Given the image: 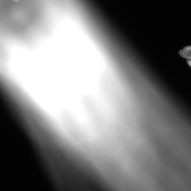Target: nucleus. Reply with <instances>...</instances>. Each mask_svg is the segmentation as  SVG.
<instances>
[{"label": "nucleus", "mask_w": 191, "mask_h": 191, "mask_svg": "<svg viewBox=\"0 0 191 191\" xmlns=\"http://www.w3.org/2000/svg\"><path fill=\"white\" fill-rule=\"evenodd\" d=\"M179 54L184 58L191 60V52L190 51L184 49L181 50L179 51Z\"/></svg>", "instance_id": "1"}, {"label": "nucleus", "mask_w": 191, "mask_h": 191, "mask_svg": "<svg viewBox=\"0 0 191 191\" xmlns=\"http://www.w3.org/2000/svg\"><path fill=\"white\" fill-rule=\"evenodd\" d=\"M184 50H187L189 51H191V46H186L185 48H184Z\"/></svg>", "instance_id": "2"}, {"label": "nucleus", "mask_w": 191, "mask_h": 191, "mask_svg": "<svg viewBox=\"0 0 191 191\" xmlns=\"http://www.w3.org/2000/svg\"><path fill=\"white\" fill-rule=\"evenodd\" d=\"M187 62L188 64L191 67V60H188Z\"/></svg>", "instance_id": "3"}, {"label": "nucleus", "mask_w": 191, "mask_h": 191, "mask_svg": "<svg viewBox=\"0 0 191 191\" xmlns=\"http://www.w3.org/2000/svg\"><path fill=\"white\" fill-rule=\"evenodd\" d=\"M14 1H19V0H14Z\"/></svg>", "instance_id": "4"}]
</instances>
